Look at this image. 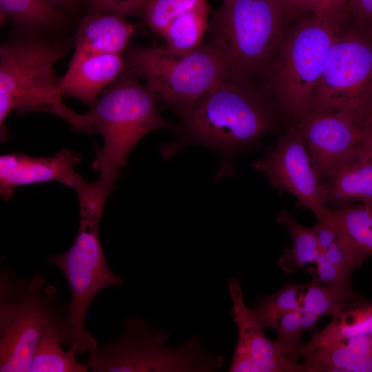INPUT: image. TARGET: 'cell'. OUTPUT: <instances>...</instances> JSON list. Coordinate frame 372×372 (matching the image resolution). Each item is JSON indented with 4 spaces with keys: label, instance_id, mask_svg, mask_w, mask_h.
I'll list each match as a JSON object with an SVG mask.
<instances>
[{
    "label": "cell",
    "instance_id": "cell-26",
    "mask_svg": "<svg viewBox=\"0 0 372 372\" xmlns=\"http://www.w3.org/2000/svg\"><path fill=\"white\" fill-rule=\"evenodd\" d=\"M300 286L286 282L276 292L259 297L256 305L250 308L258 322L265 329H273L278 320L286 313L301 310L299 299Z\"/></svg>",
    "mask_w": 372,
    "mask_h": 372
},
{
    "label": "cell",
    "instance_id": "cell-25",
    "mask_svg": "<svg viewBox=\"0 0 372 372\" xmlns=\"http://www.w3.org/2000/svg\"><path fill=\"white\" fill-rule=\"evenodd\" d=\"M50 0H0L1 11L17 25L43 29L56 25L60 14Z\"/></svg>",
    "mask_w": 372,
    "mask_h": 372
},
{
    "label": "cell",
    "instance_id": "cell-2",
    "mask_svg": "<svg viewBox=\"0 0 372 372\" xmlns=\"http://www.w3.org/2000/svg\"><path fill=\"white\" fill-rule=\"evenodd\" d=\"M67 304H60L54 286L38 273L27 279L12 269L0 273V371L28 372L40 340L57 334L70 344Z\"/></svg>",
    "mask_w": 372,
    "mask_h": 372
},
{
    "label": "cell",
    "instance_id": "cell-11",
    "mask_svg": "<svg viewBox=\"0 0 372 372\" xmlns=\"http://www.w3.org/2000/svg\"><path fill=\"white\" fill-rule=\"evenodd\" d=\"M252 167L260 172L271 185L293 194L300 205L320 219L326 207L323 183L312 164L304 139L296 123L275 147L256 160Z\"/></svg>",
    "mask_w": 372,
    "mask_h": 372
},
{
    "label": "cell",
    "instance_id": "cell-35",
    "mask_svg": "<svg viewBox=\"0 0 372 372\" xmlns=\"http://www.w3.org/2000/svg\"><path fill=\"white\" fill-rule=\"evenodd\" d=\"M348 8L361 21L372 22V0H349Z\"/></svg>",
    "mask_w": 372,
    "mask_h": 372
},
{
    "label": "cell",
    "instance_id": "cell-14",
    "mask_svg": "<svg viewBox=\"0 0 372 372\" xmlns=\"http://www.w3.org/2000/svg\"><path fill=\"white\" fill-rule=\"evenodd\" d=\"M81 159L72 150L62 149L52 157H32L21 153L0 157V194L8 200L19 186L56 181L73 188L75 192L86 183L74 169Z\"/></svg>",
    "mask_w": 372,
    "mask_h": 372
},
{
    "label": "cell",
    "instance_id": "cell-20",
    "mask_svg": "<svg viewBox=\"0 0 372 372\" xmlns=\"http://www.w3.org/2000/svg\"><path fill=\"white\" fill-rule=\"evenodd\" d=\"M372 335V301L362 298L339 315L331 318L301 349L325 347L356 336Z\"/></svg>",
    "mask_w": 372,
    "mask_h": 372
},
{
    "label": "cell",
    "instance_id": "cell-22",
    "mask_svg": "<svg viewBox=\"0 0 372 372\" xmlns=\"http://www.w3.org/2000/svg\"><path fill=\"white\" fill-rule=\"evenodd\" d=\"M351 283L327 285L312 281L300 289V305L302 311L335 317L360 300Z\"/></svg>",
    "mask_w": 372,
    "mask_h": 372
},
{
    "label": "cell",
    "instance_id": "cell-18",
    "mask_svg": "<svg viewBox=\"0 0 372 372\" xmlns=\"http://www.w3.org/2000/svg\"><path fill=\"white\" fill-rule=\"evenodd\" d=\"M325 206L372 203V156L361 145L323 183Z\"/></svg>",
    "mask_w": 372,
    "mask_h": 372
},
{
    "label": "cell",
    "instance_id": "cell-16",
    "mask_svg": "<svg viewBox=\"0 0 372 372\" xmlns=\"http://www.w3.org/2000/svg\"><path fill=\"white\" fill-rule=\"evenodd\" d=\"M134 32V26L117 14L97 12L85 17L77 30L69 66L95 55L121 54Z\"/></svg>",
    "mask_w": 372,
    "mask_h": 372
},
{
    "label": "cell",
    "instance_id": "cell-28",
    "mask_svg": "<svg viewBox=\"0 0 372 372\" xmlns=\"http://www.w3.org/2000/svg\"><path fill=\"white\" fill-rule=\"evenodd\" d=\"M301 310L290 311L280 318L273 328L278 334L275 341L278 347L296 360L300 357V351L304 344L301 340Z\"/></svg>",
    "mask_w": 372,
    "mask_h": 372
},
{
    "label": "cell",
    "instance_id": "cell-32",
    "mask_svg": "<svg viewBox=\"0 0 372 372\" xmlns=\"http://www.w3.org/2000/svg\"><path fill=\"white\" fill-rule=\"evenodd\" d=\"M357 116L360 129V145L372 156V110H362L357 113Z\"/></svg>",
    "mask_w": 372,
    "mask_h": 372
},
{
    "label": "cell",
    "instance_id": "cell-39",
    "mask_svg": "<svg viewBox=\"0 0 372 372\" xmlns=\"http://www.w3.org/2000/svg\"><path fill=\"white\" fill-rule=\"evenodd\" d=\"M371 41H372V22L371 23Z\"/></svg>",
    "mask_w": 372,
    "mask_h": 372
},
{
    "label": "cell",
    "instance_id": "cell-13",
    "mask_svg": "<svg viewBox=\"0 0 372 372\" xmlns=\"http://www.w3.org/2000/svg\"><path fill=\"white\" fill-rule=\"evenodd\" d=\"M296 123L322 183L360 145L358 116L351 110L308 112Z\"/></svg>",
    "mask_w": 372,
    "mask_h": 372
},
{
    "label": "cell",
    "instance_id": "cell-27",
    "mask_svg": "<svg viewBox=\"0 0 372 372\" xmlns=\"http://www.w3.org/2000/svg\"><path fill=\"white\" fill-rule=\"evenodd\" d=\"M205 1L206 0H150L143 14L151 30L161 35L174 19Z\"/></svg>",
    "mask_w": 372,
    "mask_h": 372
},
{
    "label": "cell",
    "instance_id": "cell-3",
    "mask_svg": "<svg viewBox=\"0 0 372 372\" xmlns=\"http://www.w3.org/2000/svg\"><path fill=\"white\" fill-rule=\"evenodd\" d=\"M83 114L84 132L97 133L103 138L93 166L100 172L97 182L110 194L128 154L145 135L160 129H177L160 114L157 101L147 87L130 76L119 77L110 85Z\"/></svg>",
    "mask_w": 372,
    "mask_h": 372
},
{
    "label": "cell",
    "instance_id": "cell-19",
    "mask_svg": "<svg viewBox=\"0 0 372 372\" xmlns=\"http://www.w3.org/2000/svg\"><path fill=\"white\" fill-rule=\"evenodd\" d=\"M300 372H372V335L301 349Z\"/></svg>",
    "mask_w": 372,
    "mask_h": 372
},
{
    "label": "cell",
    "instance_id": "cell-1",
    "mask_svg": "<svg viewBox=\"0 0 372 372\" xmlns=\"http://www.w3.org/2000/svg\"><path fill=\"white\" fill-rule=\"evenodd\" d=\"M264 91L231 77L224 79L180 115L178 136L163 148V155L169 156L187 143L200 145L220 158L216 179L234 175L233 157L273 127L272 106Z\"/></svg>",
    "mask_w": 372,
    "mask_h": 372
},
{
    "label": "cell",
    "instance_id": "cell-33",
    "mask_svg": "<svg viewBox=\"0 0 372 372\" xmlns=\"http://www.w3.org/2000/svg\"><path fill=\"white\" fill-rule=\"evenodd\" d=\"M311 228L314 233L320 254L325 252L338 239L335 231L331 226L322 221H318Z\"/></svg>",
    "mask_w": 372,
    "mask_h": 372
},
{
    "label": "cell",
    "instance_id": "cell-4",
    "mask_svg": "<svg viewBox=\"0 0 372 372\" xmlns=\"http://www.w3.org/2000/svg\"><path fill=\"white\" fill-rule=\"evenodd\" d=\"M63 46L51 41L16 39L0 47V135L8 138L6 118L12 110L54 114L69 123L74 131L84 130L83 115L62 101L63 77L54 64L64 56Z\"/></svg>",
    "mask_w": 372,
    "mask_h": 372
},
{
    "label": "cell",
    "instance_id": "cell-40",
    "mask_svg": "<svg viewBox=\"0 0 372 372\" xmlns=\"http://www.w3.org/2000/svg\"><path fill=\"white\" fill-rule=\"evenodd\" d=\"M366 109L372 110V104L370 106H369Z\"/></svg>",
    "mask_w": 372,
    "mask_h": 372
},
{
    "label": "cell",
    "instance_id": "cell-5",
    "mask_svg": "<svg viewBox=\"0 0 372 372\" xmlns=\"http://www.w3.org/2000/svg\"><path fill=\"white\" fill-rule=\"evenodd\" d=\"M285 17L278 0H223L209 23L206 43L222 57L229 77L251 84L265 78L276 56Z\"/></svg>",
    "mask_w": 372,
    "mask_h": 372
},
{
    "label": "cell",
    "instance_id": "cell-12",
    "mask_svg": "<svg viewBox=\"0 0 372 372\" xmlns=\"http://www.w3.org/2000/svg\"><path fill=\"white\" fill-rule=\"evenodd\" d=\"M232 302L231 314L238 328V339L230 372H300L298 360L285 353L275 340L267 337L244 301L238 278H228Z\"/></svg>",
    "mask_w": 372,
    "mask_h": 372
},
{
    "label": "cell",
    "instance_id": "cell-9",
    "mask_svg": "<svg viewBox=\"0 0 372 372\" xmlns=\"http://www.w3.org/2000/svg\"><path fill=\"white\" fill-rule=\"evenodd\" d=\"M63 272L69 284L72 298L67 304L65 327L70 349L76 354L91 352L96 340L85 329L89 305L104 289L121 286L124 278L109 267L99 236V227H79L72 246L64 253L48 260Z\"/></svg>",
    "mask_w": 372,
    "mask_h": 372
},
{
    "label": "cell",
    "instance_id": "cell-7",
    "mask_svg": "<svg viewBox=\"0 0 372 372\" xmlns=\"http://www.w3.org/2000/svg\"><path fill=\"white\" fill-rule=\"evenodd\" d=\"M124 59L125 69L145 81V87L157 102L178 115L229 77L222 57L206 43L186 54L165 46H132L127 50Z\"/></svg>",
    "mask_w": 372,
    "mask_h": 372
},
{
    "label": "cell",
    "instance_id": "cell-17",
    "mask_svg": "<svg viewBox=\"0 0 372 372\" xmlns=\"http://www.w3.org/2000/svg\"><path fill=\"white\" fill-rule=\"evenodd\" d=\"M121 54L92 56L68 66L63 77L61 92L92 107L102 90L119 78L125 70Z\"/></svg>",
    "mask_w": 372,
    "mask_h": 372
},
{
    "label": "cell",
    "instance_id": "cell-30",
    "mask_svg": "<svg viewBox=\"0 0 372 372\" xmlns=\"http://www.w3.org/2000/svg\"><path fill=\"white\" fill-rule=\"evenodd\" d=\"M97 12L110 13L123 17L143 14L150 0H87Z\"/></svg>",
    "mask_w": 372,
    "mask_h": 372
},
{
    "label": "cell",
    "instance_id": "cell-21",
    "mask_svg": "<svg viewBox=\"0 0 372 372\" xmlns=\"http://www.w3.org/2000/svg\"><path fill=\"white\" fill-rule=\"evenodd\" d=\"M277 222L285 227L291 240V247L278 258V267L287 273L298 268L309 271L321 254L312 228L301 225L286 209L278 213Z\"/></svg>",
    "mask_w": 372,
    "mask_h": 372
},
{
    "label": "cell",
    "instance_id": "cell-29",
    "mask_svg": "<svg viewBox=\"0 0 372 372\" xmlns=\"http://www.w3.org/2000/svg\"><path fill=\"white\" fill-rule=\"evenodd\" d=\"M313 280L327 285H344L351 283V274L347 273L330 262L321 254L309 271Z\"/></svg>",
    "mask_w": 372,
    "mask_h": 372
},
{
    "label": "cell",
    "instance_id": "cell-23",
    "mask_svg": "<svg viewBox=\"0 0 372 372\" xmlns=\"http://www.w3.org/2000/svg\"><path fill=\"white\" fill-rule=\"evenodd\" d=\"M209 6L206 1L174 19L161 35L165 47L180 54L198 49L208 29Z\"/></svg>",
    "mask_w": 372,
    "mask_h": 372
},
{
    "label": "cell",
    "instance_id": "cell-6",
    "mask_svg": "<svg viewBox=\"0 0 372 372\" xmlns=\"http://www.w3.org/2000/svg\"><path fill=\"white\" fill-rule=\"evenodd\" d=\"M114 341L89 353L87 364L94 372H209L221 369L223 360L209 353L203 338L193 336L179 347L167 346L170 331L128 317Z\"/></svg>",
    "mask_w": 372,
    "mask_h": 372
},
{
    "label": "cell",
    "instance_id": "cell-8",
    "mask_svg": "<svg viewBox=\"0 0 372 372\" xmlns=\"http://www.w3.org/2000/svg\"><path fill=\"white\" fill-rule=\"evenodd\" d=\"M340 23L312 14L283 37L265 75V90L282 111L298 122L309 112Z\"/></svg>",
    "mask_w": 372,
    "mask_h": 372
},
{
    "label": "cell",
    "instance_id": "cell-10",
    "mask_svg": "<svg viewBox=\"0 0 372 372\" xmlns=\"http://www.w3.org/2000/svg\"><path fill=\"white\" fill-rule=\"evenodd\" d=\"M372 104V41L349 31L338 34L309 112H358Z\"/></svg>",
    "mask_w": 372,
    "mask_h": 372
},
{
    "label": "cell",
    "instance_id": "cell-37",
    "mask_svg": "<svg viewBox=\"0 0 372 372\" xmlns=\"http://www.w3.org/2000/svg\"><path fill=\"white\" fill-rule=\"evenodd\" d=\"M322 318L321 316L313 312L302 311L301 326L303 332L316 333L317 323Z\"/></svg>",
    "mask_w": 372,
    "mask_h": 372
},
{
    "label": "cell",
    "instance_id": "cell-36",
    "mask_svg": "<svg viewBox=\"0 0 372 372\" xmlns=\"http://www.w3.org/2000/svg\"><path fill=\"white\" fill-rule=\"evenodd\" d=\"M286 15L298 14L310 12L312 13L310 0H278Z\"/></svg>",
    "mask_w": 372,
    "mask_h": 372
},
{
    "label": "cell",
    "instance_id": "cell-34",
    "mask_svg": "<svg viewBox=\"0 0 372 372\" xmlns=\"http://www.w3.org/2000/svg\"><path fill=\"white\" fill-rule=\"evenodd\" d=\"M322 254L330 262L343 271L352 274L355 270L338 244V239Z\"/></svg>",
    "mask_w": 372,
    "mask_h": 372
},
{
    "label": "cell",
    "instance_id": "cell-15",
    "mask_svg": "<svg viewBox=\"0 0 372 372\" xmlns=\"http://www.w3.org/2000/svg\"><path fill=\"white\" fill-rule=\"evenodd\" d=\"M318 220L335 231L338 244L355 269L372 256V203L326 207Z\"/></svg>",
    "mask_w": 372,
    "mask_h": 372
},
{
    "label": "cell",
    "instance_id": "cell-31",
    "mask_svg": "<svg viewBox=\"0 0 372 372\" xmlns=\"http://www.w3.org/2000/svg\"><path fill=\"white\" fill-rule=\"evenodd\" d=\"M312 14L340 23L348 8L349 0H310Z\"/></svg>",
    "mask_w": 372,
    "mask_h": 372
},
{
    "label": "cell",
    "instance_id": "cell-38",
    "mask_svg": "<svg viewBox=\"0 0 372 372\" xmlns=\"http://www.w3.org/2000/svg\"><path fill=\"white\" fill-rule=\"evenodd\" d=\"M50 2L56 6L67 7L70 6L74 0H50Z\"/></svg>",
    "mask_w": 372,
    "mask_h": 372
},
{
    "label": "cell",
    "instance_id": "cell-24",
    "mask_svg": "<svg viewBox=\"0 0 372 372\" xmlns=\"http://www.w3.org/2000/svg\"><path fill=\"white\" fill-rule=\"evenodd\" d=\"M61 336L48 334L43 337L36 347L28 372H87L86 363L79 362L70 349L65 351Z\"/></svg>",
    "mask_w": 372,
    "mask_h": 372
}]
</instances>
